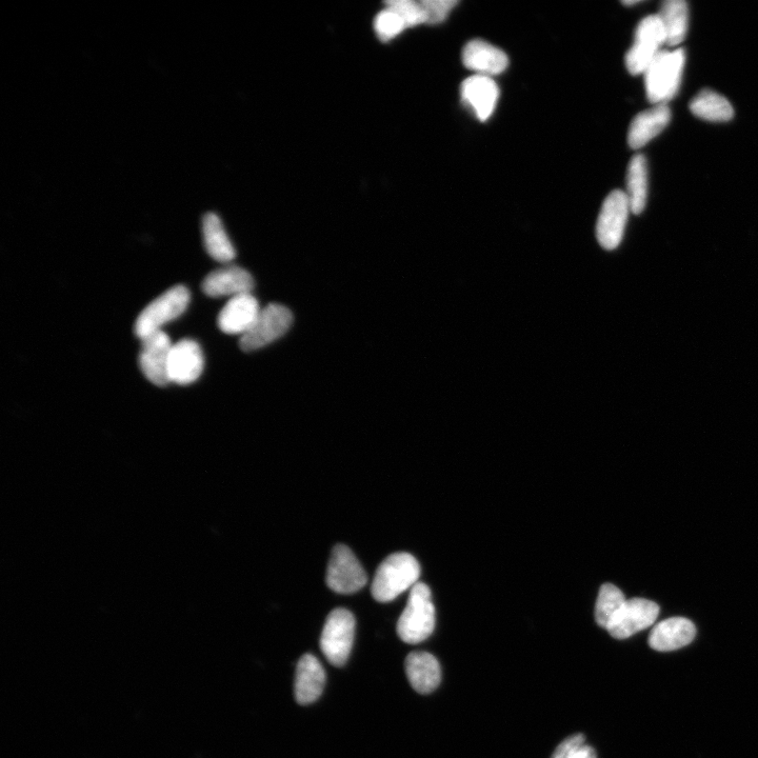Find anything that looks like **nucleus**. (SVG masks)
Segmentation results:
<instances>
[{
  "instance_id": "obj_1",
  "label": "nucleus",
  "mask_w": 758,
  "mask_h": 758,
  "mask_svg": "<svg viewBox=\"0 0 758 758\" xmlns=\"http://www.w3.org/2000/svg\"><path fill=\"white\" fill-rule=\"evenodd\" d=\"M420 575L421 566L413 555L406 552L394 553L377 568L372 595L379 603H390L412 589Z\"/></svg>"
},
{
  "instance_id": "obj_2",
  "label": "nucleus",
  "mask_w": 758,
  "mask_h": 758,
  "mask_svg": "<svg viewBox=\"0 0 758 758\" xmlns=\"http://www.w3.org/2000/svg\"><path fill=\"white\" fill-rule=\"evenodd\" d=\"M686 53L683 49L662 50L645 71L646 92L649 101L656 105L667 104L680 90Z\"/></svg>"
},
{
  "instance_id": "obj_3",
  "label": "nucleus",
  "mask_w": 758,
  "mask_h": 758,
  "mask_svg": "<svg viewBox=\"0 0 758 758\" xmlns=\"http://www.w3.org/2000/svg\"><path fill=\"white\" fill-rule=\"evenodd\" d=\"M435 628V608L430 588L417 583L410 591L406 609L397 623V634L407 644L416 645L427 640Z\"/></svg>"
},
{
  "instance_id": "obj_4",
  "label": "nucleus",
  "mask_w": 758,
  "mask_h": 758,
  "mask_svg": "<svg viewBox=\"0 0 758 758\" xmlns=\"http://www.w3.org/2000/svg\"><path fill=\"white\" fill-rule=\"evenodd\" d=\"M190 292L187 287L178 285L169 289L155 301L149 304L138 315L134 327L137 337L143 339L181 316L190 303Z\"/></svg>"
},
{
  "instance_id": "obj_5",
  "label": "nucleus",
  "mask_w": 758,
  "mask_h": 758,
  "mask_svg": "<svg viewBox=\"0 0 758 758\" xmlns=\"http://www.w3.org/2000/svg\"><path fill=\"white\" fill-rule=\"evenodd\" d=\"M355 636V618L347 609L333 610L321 637V649L328 662L335 667L344 666L350 656Z\"/></svg>"
},
{
  "instance_id": "obj_6",
  "label": "nucleus",
  "mask_w": 758,
  "mask_h": 758,
  "mask_svg": "<svg viewBox=\"0 0 758 758\" xmlns=\"http://www.w3.org/2000/svg\"><path fill=\"white\" fill-rule=\"evenodd\" d=\"M665 44L667 36L660 16L657 14L645 17L637 26L634 45L626 55V66L630 74L645 73Z\"/></svg>"
},
{
  "instance_id": "obj_7",
  "label": "nucleus",
  "mask_w": 758,
  "mask_h": 758,
  "mask_svg": "<svg viewBox=\"0 0 758 758\" xmlns=\"http://www.w3.org/2000/svg\"><path fill=\"white\" fill-rule=\"evenodd\" d=\"M293 323L292 312L283 305L271 304L256 318L250 330L239 339L244 352L262 349L285 335Z\"/></svg>"
},
{
  "instance_id": "obj_8",
  "label": "nucleus",
  "mask_w": 758,
  "mask_h": 758,
  "mask_svg": "<svg viewBox=\"0 0 758 758\" xmlns=\"http://www.w3.org/2000/svg\"><path fill=\"white\" fill-rule=\"evenodd\" d=\"M631 207L627 193L612 191L603 204L596 225L598 243L607 251L621 245Z\"/></svg>"
},
{
  "instance_id": "obj_9",
  "label": "nucleus",
  "mask_w": 758,
  "mask_h": 758,
  "mask_svg": "<svg viewBox=\"0 0 758 758\" xmlns=\"http://www.w3.org/2000/svg\"><path fill=\"white\" fill-rule=\"evenodd\" d=\"M367 582V573L350 548L335 546L327 570L328 587L339 594H353L363 589Z\"/></svg>"
},
{
  "instance_id": "obj_10",
  "label": "nucleus",
  "mask_w": 758,
  "mask_h": 758,
  "mask_svg": "<svg viewBox=\"0 0 758 758\" xmlns=\"http://www.w3.org/2000/svg\"><path fill=\"white\" fill-rule=\"evenodd\" d=\"M169 336L163 332H155L142 339L139 352V367L148 381L158 387H165L169 382L168 363L172 349Z\"/></svg>"
},
{
  "instance_id": "obj_11",
  "label": "nucleus",
  "mask_w": 758,
  "mask_h": 758,
  "mask_svg": "<svg viewBox=\"0 0 758 758\" xmlns=\"http://www.w3.org/2000/svg\"><path fill=\"white\" fill-rule=\"evenodd\" d=\"M658 614H660V606L654 602L645 598H632V600H627L607 631L616 640H626L651 627L656 622Z\"/></svg>"
},
{
  "instance_id": "obj_12",
  "label": "nucleus",
  "mask_w": 758,
  "mask_h": 758,
  "mask_svg": "<svg viewBox=\"0 0 758 758\" xmlns=\"http://www.w3.org/2000/svg\"><path fill=\"white\" fill-rule=\"evenodd\" d=\"M205 366L204 354L192 339H183L172 346L169 363V382L177 385H190L201 377Z\"/></svg>"
},
{
  "instance_id": "obj_13",
  "label": "nucleus",
  "mask_w": 758,
  "mask_h": 758,
  "mask_svg": "<svg viewBox=\"0 0 758 758\" xmlns=\"http://www.w3.org/2000/svg\"><path fill=\"white\" fill-rule=\"evenodd\" d=\"M261 311V306L252 293L232 297L219 312L218 328L226 334L243 336L253 326Z\"/></svg>"
},
{
  "instance_id": "obj_14",
  "label": "nucleus",
  "mask_w": 758,
  "mask_h": 758,
  "mask_svg": "<svg viewBox=\"0 0 758 758\" xmlns=\"http://www.w3.org/2000/svg\"><path fill=\"white\" fill-rule=\"evenodd\" d=\"M202 289L210 297H235L250 294L254 289V279L245 269L228 266L209 273Z\"/></svg>"
},
{
  "instance_id": "obj_15",
  "label": "nucleus",
  "mask_w": 758,
  "mask_h": 758,
  "mask_svg": "<svg viewBox=\"0 0 758 758\" xmlns=\"http://www.w3.org/2000/svg\"><path fill=\"white\" fill-rule=\"evenodd\" d=\"M326 685V672L312 654H305L299 660L295 676V698L299 705L307 706L321 697Z\"/></svg>"
},
{
  "instance_id": "obj_16",
  "label": "nucleus",
  "mask_w": 758,
  "mask_h": 758,
  "mask_svg": "<svg viewBox=\"0 0 758 758\" xmlns=\"http://www.w3.org/2000/svg\"><path fill=\"white\" fill-rule=\"evenodd\" d=\"M461 95L476 117L485 122L495 110L500 89L491 77L476 74L462 84Z\"/></svg>"
},
{
  "instance_id": "obj_17",
  "label": "nucleus",
  "mask_w": 758,
  "mask_h": 758,
  "mask_svg": "<svg viewBox=\"0 0 758 758\" xmlns=\"http://www.w3.org/2000/svg\"><path fill=\"white\" fill-rule=\"evenodd\" d=\"M463 64L477 75L490 77L503 73L509 65L505 52L483 39H473L463 50Z\"/></svg>"
},
{
  "instance_id": "obj_18",
  "label": "nucleus",
  "mask_w": 758,
  "mask_h": 758,
  "mask_svg": "<svg viewBox=\"0 0 758 758\" xmlns=\"http://www.w3.org/2000/svg\"><path fill=\"white\" fill-rule=\"evenodd\" d=\"M696 628L684 617H672L657 624L649 636V645L660 652H669L688 646L694 640Z\"/></svg>"
},
{
  "instance_id": "obj_19",
  "label": "nucleus",
  "mask_w": 758,
  "mask_h": 758,
  "mask_svg": "<svg viewBox=\"0 0 758 758\" xmlns=\"http://www.w3.org/2000/svg\"><path fill=\"white\" fill-rule=\"evenodd\" d=\"M670 119L671 111L666 104L656 105L637 114L628 132V144L630 148L634 150L643 148L667 128Z\"/></svg>"
},
{
  "instance_id": "obj_20",
  "label": "nucleus",
  "mask_w": 758,
  "mask_h": 758,
  "mask_svg": "<svg viewBox=\"0 0 758 758\" xmlns=\"http://www.w3.org/2000/svg\"><path fill=\"white\" fill-rule=\"evenodd\" d=\"M406 673L412 688L420 694H429L441 684L440 663L428 652H412L406 660Z\"/></svg>"
},
{
  "instance_id": "obj_21",
  "label": "nucleus",
  "mask_w": 758,
  "mask_h": 758,
  "mask_svg": "<svg viewBox=\"0 0 758 758\" xmlns=\"http://www.w3.org/2000/svg\"><path fill=\"white\" fill-rule=\"evenodd\" d=\"M203 234L206 250L216 262L228 264L233 261L236 251L221 218L207 213L203 219Z\"/></svg>"
},
{
  "instance_id": "obj_22",
  "label": "nucleus",
  "mask_w": 758,
  "mask_h": 758,
  "mask_svg": "<svg viewBox=\"0 0 758 758\" xmlns=\"http://www.w3.org/2000/svg\"><path fill=\"white\" fill-rule=\"evenodd\" d=\"M664 25L667 45L675 47L685 41L689 25V8L684 0H666L660 14Z\"/></svg>"
},
{
  "instance_id": "obj_23",
  "label": "nucleus",
  "mask_w": 758,
  "mask_h": 758,
  "mask_svg": "<svg viewBox=\"0 0 758 758\" xmlns=\"http://www.w3.org/2000/svg\"><path fill=\"white\" fill-rule=\"evenodd\" d=\"M691 112L698 118L713 123L731 121L734 110L728 99L712 90H703L690 103Z\"/></svg>"
},
{
  "instance_id": "obj_24",
  "label": "nucleus",
  "mask_w": 758,
  "mask_h": 758,
  "mask_svg": "<svg viewBox=\"0 0 758 758\" xmlns=\"http://www.w3.org/2000/svg\"><path fill=\"white\" fill-rule=\"evenodd\" d=\"M627 196L631 212L641 214L647 204L648 169L644 155L636 154L631 158L627 170Z\"/></svg>"
},
{
  "instance_id": "obj_25",
  "label": "nucleus",
  "mask_w": 758,
  "mask_h": 758,
  "mask_svg": "<svg viewBox=\"0 0 758 758\" xmlns=\"http://www.w3.org/2000/svg\"><path fill=\"white\" fill-rule=\"evenodd\" d=\"M626 602L627 598L620 588L612 584L603 585L595 605L596 624L607 630Z\"/></svg>"
},
{
  "instance_id": "obj_26",
  "label": "nucleus",
  "mask_w": 758,
  "mask_h": 758,
  "mask_svg": "<svg viewBox=\"0 0 758 758\" xmlns=\"http://www.w3.org/2000/svg\"><path fill=\"white\" fill-rule=\"evenodd\" d=\"M387 9L395 12L403 19L406 28L427 24L425 11L421 2L414 0H392L386 3Z\"/></svg>"
},
{
  "instance_id": "obj_27",
  "label": "nucleus",
  "mask_w": 758,
  "mask_h": 758,
  "mask_svg": "<svg viewBox=\"0 0 758 758\" xmlns=\"http://www.w3.org/2000/svg\"><path fill=\"white\" fill-rule=\"evenodd\" d=\"M405 29L407 28L403 19L387 8L375 17V33L384 43L390 42Z\"/></svg>"
},
{
  "instance_id": "obj_28",
  "label": "nucleus",
  "mask_w": 758,
  "mask_h": 758,
  "mask_svg": "<svg viewBox=\"0 0 758 758\" xmlns=\"http://www.w3.org/2000/svg\"><path fill=\"white\" fill-rule=\"evenodd\" d=\"M551 758H597V756L595 750L586 745L585 736L575 734L558 746Z\"/></svg>"
},
{
  "instance_id": "obj_29",
  "label": "nucleus",
  "mask_w": 758,
  "mask_h": 758,
  "mask_svg": "<svg viewBox=\"0 0 758 758\" xmlns=\"http://www.w3.org/2000/svg\"><path fill=\"white\" fill-rule=\"evenodd\" d=\"M458 4L456 0H421L427 24L437 25L446 21L449 13Z\"/></svg>"
}]
</instances>
